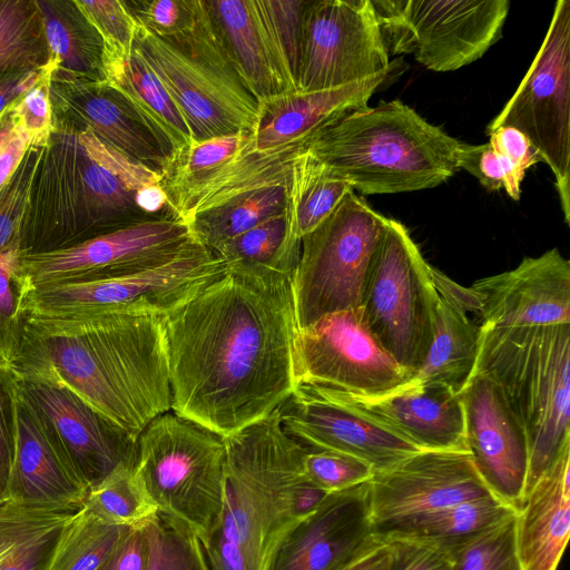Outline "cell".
Instances as JSON below:
<instances>
[{"mask_svg": "<svg viewBox=\"0 0 570 570\" xmlns=\"http://www.w3.org/2000/svg\"><path fill=\"white\" fill-rule=\"evenodd\" d=\"M293 274L227 266L164 315L171 411L226 438L295 389Z\"/></svg>", "mask_w": 570, "mask_h": 570, "instance_id": "cell-1", "label": "cell"}, {"mask_svg": "<svg viewBox=\"0 0 570 570\" xmlns=\"http://www.w3.org/2000/svg\"><path fill=\"white\" fill-rule=\"evenodd\" d=\"M11 376L65 389L138 439L171 411L164 315L24 316Z\"/></svg>", "mask_w": 570, "mask_h": 570, "instance_id": "cell-2", "label": "cell"}, {"mask_svg": "<svg viewBox=\"0 0 570 570\" xmlns=\"http://www.w3.org/2000/svg\"><path fill=\"white\" fill-rule=\"evenodd\" d=\"M169 199L164 177L90 130H55L43 147L22 228L21 247H67L161 217Z\"/></svg>", "mask_w": 570, "mask_h": 570, "instance_id": "cell-3", "label": "cell"}, {"mask_svg": "<svg viewBox=\"0 0 570 570\" xmlns=\"http://www.w3.org/2000/svg\"><path fill=\"white\" fill-rule=\"evenodd\" d=\"M224 440L223 508L204 554L209 570H267L287 531L328 494L304 475L306 446L284 431L277 409Z\"/></svg>", "mask_w": 570, "mask_h": 570, "instance_id": "cell-4", "label": "cell"}, {"mask_svg": "<svg viewBox=\"0 0 570 570\" xmlns=\"http://www.w3.org/2000/svg\"><path fill=\"white\" fill-rule=\"evenodd\" d=\"M461 141L400 100L350 111L306 149L364 195L436 187L458 170Z\"/></svg>", "mask_w": 570, "mask_h": 570, "instance_id": "cell-5", "label": "cell"}, {"mask_svg": "<svg viewBox=\"0 0 570 570\" xmlns=\"http://www.w3.org/2000/svg\"><path fill=\"white\" fill-rule=\"evenodd\" d=\"M474 372L498 384L523 429L529 450L527 495L570 446V324L480 326Z\"/></svg>", "mask_w": 570, "mask_h": 570, "instance_id": "cell-6", "label": "cell"}, {"mask_svg": "<svg viewBox=\"0 0 570 570\" xmlns=\"http://www.w3.org/2000/svg\"><path fill=\"white\" fill-rule=\"evenodd\" d=\"M134 48L174 101L193 141L253 131L258 101L239 78L208 6L179 40L159 39L138 26Z\"/></svg>", "mask_w": 570, "mask_h": 570, "instance_id": "cell-7", "label": "cell"}, {"mask_svg": "<svg viewBox=\"0 0 570 570\" xmlns=\"http://www.w3.org/2000/svg\"><path fill=\"white\" fill-rule=\"evenodd\" d=\"M226 446L219 434L169 411L137 440L134 471L158 512L204 541L223 508Z\"/></svg>", "mask_w": 570, "mask_h": 570, "instance_id": "cell-8", "label": "cell"}, {"mask_svg": "<svg viewBox=\"0 0 570 570\" xmlns=\"http://www.w3.org/2000/svg\"><path fill=\"white\" fill-rule=\"evenodd\" d=\"M386 219L351 190L301 239L291 281L297 331L326 315L361 307Z\"/></svg>", "mask_w": 570, "mask_h": 570, "instance_id": "cell-9", "label": "cell"}, {"mask_svg": "<svg viewBox=\"0 0 570 570\" xmlns=\"http://www.w3.org/2000/svg\"><path fill=\"white\" fill-rule=\"evenodd\" d=\"M438 302L432 266L407 228L387 218L367 271L361 308L372 334L411 376L431 345Z\"/></svg>", "mask_w": 570, "mask_h": 570, "instance_id": "cell-10", "label": "cell"}, {"mask_svg": "<svg viewBox=\"0 0 570 570\" xmlns=\"http://www.w3.org/2000/svg\"><path fill=\"white\" fill-rule=\"evenodd\" d=\"M226 268L220 258L195 238L170 261L146 269L108 278L21 289L23 317L112 313L166 315Z\"/></svg>", "mask_w": 570, "mask_h": 570, "instance_id": "cell-11", "label": "cell"}, {"mask_svg": "<svg viewBox=\"0 0 570 570\" xmlns=\"http://www.w3.org/2000/svg\"><path fill=\"white\" fill-rule=\"evenodd\" d=\"M509 126L521 131L554 175L567 224L570 222V1L556 2L530 68L487 134Z\"/></svg>", "mask_w": 570, "mask_h": 570, "instance_id": "cell-12", "label": "cell"}, {"mask_svg": "<svg viewBox=\"0 0 570 570\" xmlns=\"http://www.w3.org/2000/svg\"><path fill=\"white\" fill-rule=\"evenodd\" d=\"M387 51L412 53L433 71L481 58L502 33L508 0L371 1Z\"/></svg>", "mask_w": 570, "mask_h": 570, "instance_id": "cell-13", "label": "cell"}, {"mask_svg": "<svg viewBox=\"0 0 570 570\" xmlns=\"http://www.w3.org/2000/svg\"><path fill=\"white\" fill-rule=\"evenodd\" d=\"M292 366L295 386L317 385L365 399L390 394L411 379L372 334L361 307L297 331Z\"/></svg>", "mask_w": 570, "mask_h": 570, "instance_id": "cell-14", "label": "cell"}, {"mask_svg": "<svg viewBox=\"0 0 570 570\" xmlns=\"http://www.w3.org/2000/svg\"><path fill=\"white\" fill-rule=\"evenodd\" d=\"M389 71V51L371 0L307 1L296 90L334 89Z\"/></svg>", "mask_w": 570, "mask_h": 570, "instance_id": "cell-15", "label": "cell"}, {"mask_svg": "<svg viewBox=\"0 0 570 570\" xmlns=\"http://www.w3.org/2000/svg\"><path fill=\"white\" fill-rule=\"evenodd\" d=\"M179 218L153 219L57 249L24 253L21 289L125 275L170 261L193 240Z\"/></svg>", "mask_w": 570, "mask_h": 570, "instance_id": "cell-16", "label": "cell"}, {"mask_svg": "<svg viewBox=\"0 0 570 570\" xmlns=\"http://www.w3.org/2000/svg\"><path fill=\"white\" fill-rule=\"evenodd\" d=\"M367 491L371 527L381 542L428 514L493 495L465 451H421L375 472Z\"/></svg>", "mask_w": 570, "mask_h": 570, "instance_id": "cell-17", "label": "cell"}, {"mask_svg": "<svg viewBox=\"0 0 570 570\" xmlns=\"http://www.w3.org/2000/svg\"><path fill=\"white\" fill-rule=\"evenodd\" d=\"M277 411L284 431L304 446L354 456L374 473L424 451L333 389L298 384Z\"/></svg>", "mask_w": 570, "mask_h": 570, "instance_id": "cell-18", "label": "cell"}, {"mask_svg": "<svg viewBox=\"0 0 570 570\" xmlns=\"http://www.w3.org/2000/svg\"><path fill=\"white\" fill-rule=\"evenodd\" d=\"M460 396L473 464L490 492L518 512L525 498L529 469L523 429L488 375L473 372Z\"/></svg>", "mask_w": 570, "mask_h": 570, "instance_id": "cell-19", "label": "cell"}, {"mask_svg": "<svg viewBox=\"0 0 570 570\" xmlns=\"http://www.w3.org/2000/svg\"><path fill=\"white\" fill-rule=\"evenodd\" d=\"M367 482L328 494L287 531L267 570H342L381 543L371 527Z\"/></svg>", "mask_w": 570, "mask_h": 570, "instance_id": "cell-20", "label": "cell"}, {"mask_svg": "<svg viewBox=\"0 0 570 570\" xmlns=\"http://www.w3.org/2000/svg\"><path fill=\"white\" fill-rule=\"evenodd\" d=\"M13 380L45 419L88 491L117 466L135 464L138 439L100 416L78 396L45 383Z\"/></svg>", "mask_w": 570, "mask_h": 570, "instance_id": "cell-21", "label": "cell"}, {"mask_svg": "<svg viewBox=\"0 0 570 570\" xmlns=\"http://www.w3.org/2000/svg\"><path fill=\"white\" fill-rule=\"evenodd\" d=\"M480 326L570 324V262L557 248L524 257L510 271L478 279Z\"/></svg>", "mask_w": 570, "mask_h": 570, "instance_id": "cell-22", "label": "cell"}, {"mask_svg": "<svg viewBox=\"0 0 570 570\" xmlns=\"http://www.w3.org/2000/svg\"><path fill=\"white\" fill-rule=\"evenodd\" d=\"M9 379L12 456L7 495L30 503L83 505L87 488L45 419Z\"/></svg>", "mask_w": 570, "mask_h": 570, "instance_id": "cell-23", "label": "cell"}, {"mask_svg": "<svg viewBox=\"0 0 570 570\" xmlns=\"http://www.w3.org/2000/svg\"><path fill=\"white\" fill-rule=\"evenodd\" d=\"M55 130H90L132 160L160 173L169 158L128 102L104 81L50 77Z\"/></svg>", "mask_w": 570, "mask_h": 570, "instance_id": "cell-24", "label": "cell"}, {"mask_svg": "<svg viewBox=\"0 0 570 570\" xmlns=\"http://www.w3.org/2000/svg\"><path fill=\"white\" fill-rule=\"evenodd\" d=\"M387 75L334 89L296 90L259 101L252 148L262 154L306 148L307 142L330 124L366 107Z\"/></svg>", "mask_w": 570, "mask_h": 570, "instance_id": "cell-25", "label": "cell"}, {"mask_svg": "<svg viewBox=\"0 0 570 570\" xmlns=\"http://www.w3.org/2000/svg\"><path fill=\"white\" fill-rule=\"evenodd\" d=\"M343 394L423 450L469 452L463 403L448 385L407 383L371 399Z\"/></svg>", "mask_w": 570, "mask_h": 570, "instance_id": "cell-26", "label": "cell"}, {"mask_svg": "<svg viewBox=\"0 0 570 570\" xmlns=\"http://www.w3.org/2000/svg\"><path fill=\"white\" fill-rule=\"evenodd\" d=\"M227 53L257 99L296 91L272 41L259 0H206Z\"/></svg>", "mask_w": 570, "mask_h": 570, "instance_id": "cell-27", "label": "cell"}, {"mask_svg": "<svg viewBox=\"0 0 570 570\" xmlns=\"http://www.w3.org/2000/svg\"><path fill=\"white\" fill-rule=\"evenodd\" d=\"M570 446L527 493L515 515L520 570H557L570 531Z\"/></svg>", "mask_w": 570, "mask_h": 570, "instance_id": "cell-28", "label": "cell"}, {"mask_svg": "<svg viewBox=\"0 0 570 570\" xmlns=\"http://www.w3.org/2000/svg\"><path fill=\"white\" fill-rule=\"evenodd\" d=\"M305 147L257 153L250 144L232 161L209 174L167 189L175 215L188 224L197 214L238 195L268 186H287L294 158Z\"/></svg>", "mask_w": 570, "mask_h": 570, "instance_id": "cell-29", "label": "cell"}, {"mask_svg": "<svg viewBox=\"0 0 570 570\" xmlns=\"http://www.w3.org/2000/svg\"><path fill=\"white\" fill-rule=\"evenodd\" d=\"M102 70L104 82L135 110L169 160L191 144V134L183 116L134 47L130 52L104 49Z\"/></svg>", "mask_w": 570, "mask_h": 570, "instance_id": "cell-30", "label": "cell"}, {"mask_svg": "<svg viewBox=\"0 0 570 570\" xmlns=\"http://www.w3.org/2000/svg\"><path fill=\"white\" fill-rule=\"evenodd\" d=\"M353 190L306 148L293 160L286 188V237L282 262L296 267L301 239L318 226Z\"/></svg>", "mask_w": 570, "mask_h": 570, "instance_id": "cell-31", "label": "cell"}, {"mask_svg": "<svg viewBox=\"0 0 570 570\" xmlns=\"http://www.w3.org/2000/svg\"><path fill=\"white\" fill-rule=\"evenodd\" d=\"M55 70L51 77L104 81V43L73 0H35Z\"/></svg>", "mask_w": 570, "mask_h": 570, "instance_id": "cell-32", "label": "cell"}, {"mask_svg": "<svg viewBox=\"0 0 570 570\" xmlns=\"http://www.w3.org/2000/svg\"><path fill=\"white\" fill-rule=\"evenodd\" d=\"M479 338L480 324L439 293L432 342L409 384L440 383L460 393L473 375Z\"/></svg>", "mask_w": 570, "mask_h": 570, "instance_id": "cell-33", "label": "cell"}, {"mask_svg": "<svg viewBox=\"0 0 570 570\" xmlns=\"http://www.w3.org/2000/svg\"><path fill=\"white\" fill-rule=\"evenodd\" d=\"M287 186L258 188L195 215L193 236L209 250L285 212Z\"/></svg>", "mask_w": 570, "mask_h": 570, "instance_id": "cell-34", "label": "cell"}, {"mask_svg": "<svg viewBox=\"0 0 570 570\" xmlns=\"http://www.w3.org/2000/svg\"><path fill=\"white\" fill-rule=\"evenodd\" d=\"M514 513L493 495L468 500L415 520L390 539L419 540L450 550Z\"/></svg>", "mask_w": 570, "mask_h": 570, "instance_id": "cell-35", "label": "cell"}, {"mask_svg": "<svg viewBox=\"0 0 570 570\" xmlns=\"http://www.w3.org/2000/svg\"><path fill=\"white\" fill-rule=\"evenodd\" d=\"M50 63L35 0H0V73Z\"/></svg>", "mask_w": 570, "mask_h": 570, "instance_id": "cell-36", "label": "cell"}, {"mask_svg": "<svg viewBox=\"0 0 570 570\" xmlns=\"http://www.w3.org/2000/svg\"><path fill=\"white\" fill-rule=\"evenodd\" d=\"M128 528L82 507L61 530L48 570H97Z\"/></svg>", "mask_w": 570, "mask_h": 570, "instance_id": "cell-37", "label": "cell"}, {"mask_svg": "<svg viewBox=\"0 0 570 570\" xmlns=\"http://www.w3.org/2000/svg\"><path fill=\"white\" fill-rule=\"evenodd\" d=\"M83 507L99 519L122 527H142L158 512L134 465L129 464L117 466L91 488Z\"/></svg>", "mask_w": 570, "mask_h": 570, "instance_id": "cell-38", "label": "cell"}, {"mask_svg": "<svg viewBox=\"0 0 570 570\" xmlns=\"http://www.w3.org/2000/svg\"><path fill=\"white\" fill-rule=\"evenodd\" d=\"M145 530L147 570H209L202 543L187 525L157 512Z\"/></svg>", "mask_w": 570, "mask_h": 570, "instance_id": "cell-39", "label": "cell"}, {"mask_svg": "<svg viewBox=\"0 0 570 570\" xmlns=\"http://www.w3.org/2000/svg\"><path fill=\"white\" fill-rule=\"evenodd\" d=\"M21 243L0 250V377L11 376L19 352L23 312L20 284Z\"/></svg>", "mask_w": 570, "mask_h": 570, "instance_id": "cell-40", "label": "cell"}, {"mask_svg": "<svg viewBox=\"0 0 570 570\" xmlns=\"http://www.w3.org/2000/svg\"><path fill=\"white\" fill-rule=\"evenodd\" d=\"M515 515L446 550L451 560L450 570H520L515 547Z\"/></svg>", "mask_w": 570, "mask_h": 570, "instance_id": "cell-41", "label": "cell"}, {"mask_svg": "<svg viewBox=\"0 0 570 570\" xmlns=\"http://www.w3.org/2000/svg\"><path fill=\"white\" fill-rule=\"evenodd\" d=\"M252 141V132L191 141L170 158L163 174L165 189H171L226 165L239 156Z\"/></svg>", "mask_w": 570, "mask_h": 570, "instance_id": "cell-42", "label": "cell"}, {"mask_svg": "<svg viewBox=\"0 0 570 570\" xmlns=\"http://www.w3.org/2000/svg\"><path fill=\"white\" fill-rule=\"evenodd\" d=\"M286 237L285 212L259 223L216 247L213 253L226 266H267L293 274L281 259Z\"/></svg>", "mask_w": 570, "mask_h": 570, "instance_id": "cell-43", "label": "cell"}, {"mask_svg": "<svg viewBox=\"0 0 570 570\" xmlns=\"http://www.w3.org/2000/svg\"><path fill=\"white\" fill-rule=\"evenodd\" d=\"M138 26L168 41L189 35L207 11L206 0H124Z\"/></svg>", "mask_w": 570, "mask_h": 570, "instance_id": "cell-44", "label": "cell"}, {"mask_svg": "<svg viewBox=\"0 0 570 570\" xmlns=\"http://www.w3.org/2000/svg\"><path fill=\"white\" fill-rule=\"evenodd\" d=\"M43 147H30L11 178L0 188V250L21 243L33 180Z\"/></svg>", "mask_w": 570, "mask_h": 570, "instance_id": "cell-45", "label": "cell"}, {"mask_svg": "<svg viewBox=\"0 0 570 570\" xmlns=\"http://www.w3.org/2000/svg\"><path fill=\"white\" fill-rule=\"evenodd\" d=\"M308 0H259L278 57L296 88L303 14Z\"/></svg>", "mask_w": 570, "mask_h": 570, "instance_id": "cell-46", "label": "cell"}, {"mask_svg": "<svg viewBox=\"0 0 570 570\" xmlns=\"http://www.w3.org/2000/svg\"><path fill=\"white\" fill-rule=\"evenodd\" d=\"M306 479L327 494L340 492L371 480L373 468L354 456L306 448L303 456Z\"/></svg>", "mask_w": 570, "mask_h": 570, "instance_id": "cell-47", "label": "cell"}, {"mask_svg": "<svg viewBox=\"0 0 570 570\" xmlns=\"http://www.w3.org/2000/svg\"><path fill=\"white\" fill-rule=\"evenodd\" d=\"M456 166L475 177L488 190L503 189L512 199H520L521 183L525 174L499 155L489 142H460Z\"/></svg>", "mask_w": 570, "mask_h": 570, "instance_id": "cell-48", "label": "cell"}, {"mask_svg": "<svg viewBox=\"0 0 570 570\" xmlns=\"http://www.w3.org/2000/svg\"><path fill=\"white\" fill-rule=\"evenodd\" d=\"M73 1L101 38L105 50L116 52L132 50L138 23L124 0Z\"/></svg>", "mask_w": 570, "mask_h": 570, "instance_id": "cell-49", "label": "cell"}, {"mask_svg": "<svg viewBox=\"0 0 570 570\" xmlns=\"http://www.w3.org/2000/svg\"><path fill=\"white\" fill-rule=\"evenodd\" d=\"M83 505H62L17 547L1 570H48L65 525Z\"/></svg>", "mask_w": 570, "mask_h": 570, "instance_id": "cell-50", "label": "cell"}, {"mask_svg": "<svg viewBox=\"0 0 570 570\" xmlns=\"http://www.w3.org/2000/svg\"><path fill=\"white\" fill-rule=\"evenodd\" d=\"M62 505L67 504L30 503L10 495L0 499V570L30 532Z\"/></svg>", "mask_w": 570, "mask_h": 570, "instance_id": "cell-51", "label": "cell"}, {"mask_svg": "<svg viewBox=\"0 0 570 570\" xmlns=\"http://www.w3.org/2000/svg\"><path fill=\"white\" fill-rule=\"evenodd\" d=\"M49 82L50 79L35 86L12 104L16 119L29 138L30 147H46L55 131Z\"/></svg>", "mask_w": 570, "mask_h": 570, "instance_id": "cell-52", "label": "cell"}, {"mask_svg": "<svg viewBox=\"0 0 570 570\" xmlns=\"http://www.w3.org/2000/svg\"><path fill=\"white\" fill-rule=\"evenodd\" d=\"M383 542L390 549V570H450L449 552L435 544L405 538Z\"/></svg>", "mask_w": 570, "mask_h": 570, "instance_id": "cell-53", "label": "cell"}, {"mask_svg": "<svg viewBox=\"0 0 570 570\" xmlns=\"http://www.w3.org/2000/svg\"><path fill=\"white\" fill-rule=\"evenodd\" d=\"M148 541L145 525L131 527L97 570H147Z\"/></svg>", "mask_w": 570, "mask_h": 570, "instance_id": "cell-54", "label": "cell"}, {"mask_svg": "<svg viewBox=\"0 0 570 570\" xmlns=\"http://www.w3.org/2000/svg\"><path fill=\"white\" fill-rule=\"evenodd\" d=\"M488 135L491 147L524 174L531 166L542 161L530 140L513 127H498Z\"/></svg>", "mask_w": 570, "mask_h": 570, "instance_id": "cell-55", "label": "cell"}, {"mask_svg": "<svg viewBox=\"0 0 570 570\" xmlns=\"http://www.w3.org/2000/svg\"><path fill=\"white\" fill-rule=\"evenodd\" d=\"M53 70L50 62L40 68L18 69L0 73V115L24 92L50 79Z\"/></svg>", "mask_w": 570, "mask_h": 570, "instance_id": "cell-56", "label": "cell"}, {"mask_svg": "<svg viewBox=\"0 0 570 570\" xmlns=\"http://www.w3.org/2000/svg\"><path fill=\"white\" fill-rule=\"evenodd\" d=\"M29 148V138L16 119L12 135L0 148V188L16 173Z\"/></svg>", "mask_w": 570, "mask_h": 570, "instance_id": "cell-57", "label": "cell"}, {"mask_svg": "<svg viewBox=\"0 0 570 570\" xmlns=\"http://www.w3.org/2000/svg\"><path fill=\"white\" fill-rule=\"evenodd\" d=\"M390 563L389 546L381 542L342 570H390Z\"/></svg>", "mask_w": 570, "mask_h": 570, "instance_id": "cell-58", "label": "cell"}, {"mask_svg": "<svg viewBox=\"0 0 570 570\" xmlns=\"http://www.w3.org/2000/svg\"><path fill=\"white\" fill-rule=\"evenodd\" d=\"M12 448L10 429L7 426L2 396L0 393V469L9 480Z\"/></svg>", "mask_w": 570, "mask_h": 570, "instance_id": "cell-59", "label": "cell"}, {"mask_svg": "<svg viewBox=\"0 0 570 570\" xmlns=\"http://www.w3.org/2000/svg\"><path fill=\"white\" fill-rule=\"evenodd\" d=\"M16 128V117L12 105L0 115V148L10 138Z\"/></svg>", "mask_w": 570, "mask_h": 570, "instance_id": "cell-60", "label": "cell"}, {"mask_svg": "<svg viewBox=\"0 0 570 570\" xmlns=\"http://www.w3.org/2000/svg\"><path fill=\"white\" fill-rule=\"evenodd\" d=\"M8 479L0 469V499L7 495Z\"/></svg>", "mask_w": 570, "mask_h": 570, "instance_id": "cell-61", "label": "cell"}]
</instances>
